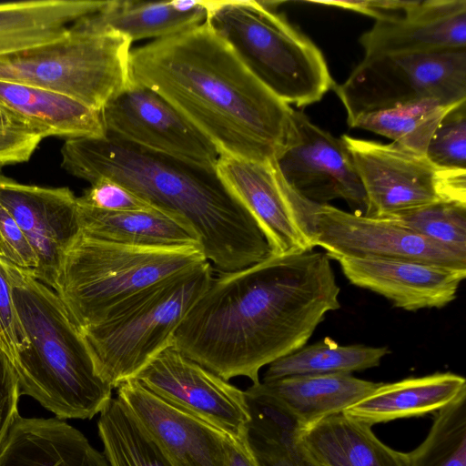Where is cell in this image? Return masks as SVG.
Masks as SVG:
<instances>
[{
    "mask_svg": "<svg viewBox=\"0 0 466 466\" xmlns=\"http://www.w3.org/2000/svg\"><path fill=\"white\" fill-rule=\"evenodd\" d=\"M0 126L35 133L24 121L0 106ZM36 134V133H35Z\"/></svg>",
    "mask_w": 466,
    "mask_h": 466,
    "instance_id": "obj_42",
    "label": "cell"
},
{
    "mask_svg": "<svg viewBox=\"0 0 466 466\" xmlns=\"http://www.w3.org/2000/svg\"><path fill=\"white\" fill-rule=\"evenodd\" d=\"M43 137L0 126V167L28 161Z\"/></svg>",
    "mask_w": 466,
    "mask_h": 466,
    "instance_id": "obj_39",
    "label": "cell"
},
{
    "mask_svg": "<svg viewBox=\"0 0 466 466\" xmlns=\"http://www.w3.org/2000/svg\"><path fill=\"white\" fill-rule=\"evenodd\" d=\"M205 261L196 246L137 247L81 233L64 257L54 291L81 330L147 289Z\"/></svg>",
    "mask_w": 466,
    "mask_h": 466,
    "instance_id": "obj_6",
    "label": "cell"
},
{
    "mask_svg": "<svg viewBox=\"0 0 466 466\" xmlns=\"http://www.w3.org/2000/svg\"><path fill=\"white\" fill-rule=\"evenodd\" d=\"M248 422L245 441L258 466H325L300 443V428L265 395L244 390Z\"/></svg>",
    "mask_w": 466,
    "mask_h": 466,
    "instance_id": "obj_28",
    "label": "cell"
},
{
    "mask_svg": "<svg viewBox=\"0 0 466 466\" xmlns=\"http://www.w3.org/2000/svg\"><path fill=\"white\" fill-rule=\"evenodd\" d=\"M86 189L77 203L106 211H134L154 208L126 187L108 178H100Z\"/></svg>",
    "mask_w": 466,
    "mask_h": 466,
    "instance_id": "obj_36",
    "label": "cell"
},
{
    "mask_svg": "<svg viewBox=\"0 0 466 466\" xmlns=\"http://www.w3.org/2000/svg\"><path fill=\"white\" fill-rule=\"evenodd\" d=\"M77 197L67 187L20 183L0 173V203L9 211L33 248V276L53 290L64 257L81 234Z\"/></svg>",
    "mask_w": 466,
    "mask_h": 466,
    "instance_id": "obj_15",
    "label": "cell"
},
{
    "mask_svg": "<svg viewBox=\"0 0 466 466\" xmlns=\"http://www.w3.org/2000/svg\"><path fill=\"white\" fill-rule=\"evenodd\" d=\"M20 390L17 377L6 357L0 351V446L15 419Z\"/></svg>",
    "mask_w": 466,
    "mask_h": 466,
    "instance_id": "obj_38",
    "label": "cell"
},
{
    "mask_svg": "<svg viewBox=\"0 0 466 466\" xmlns=\"http://www.w3.org/2000/svg\"><path fill=\"white\" fill-rule=\"evenodd\" d=\"M276 170V168H275ZM276 175L299 228L330 258L409 259L466 269V256L390 221L309 201Z\"/></svg>",
    "mask_w": 466,
    "mask_h": 466,
    "instance_id": "obj_10",
    "label": "cell"
},
{
    "mask_svg": "<svg viewBox=\"0 0 466 466\" xmlns=\"http://www.w3.org/2000/svg\"><path fill=\"white\" fill-rule=\"evenodd\" d=\"M216 169L261 228L271 255L311 250L279 186L272 161L220 155Z\"/></svg>",
    "mask_w": 466,
    "mask_h": 466,
    "instance_id": "obj_19",
    "label": "cell"
},
{
    "mask_svg": "<svg viewBox=\"0 0 466 466\" xmlns=\"http://www.w3.org/2000/svg\"><path fill=\"white\" fill-rule=\"evenodd\" d=\"M0 258L25 270L33 271L37 266L36 256L25 234L0 203Z\"/></svg>",
    "mask_w": 466,
    "mask_h": 466,
    "instance_id": "obj_37",
    "label": "cell"
},
{
    "mask_svg": "<svg viewBox=\"0 0 466 466\" xmlns=\"http://www.w3.org/2000/svg\"><path fill=\"white\" fill-rule=\"evenodd\" d=\"M213 278L207 260L147 289L102 322L81 329L101 378L113 389L135 379L173 344L177 328Z\"/></svg>",
    "mask_w": 466,
    "mask_h": 466,
    "instance_id": "obj_7",
    "label": "cell"
},
{
    "mask_svg": "<svg viewBox=\"0 0 466 466\" xmlns=\"http://www.w3.org/2000/svg\"><path fill=\"white\" fill-rule=\"evenodd\" d=\"M61 166L90 184L111 179L154 208L185 221L218 274L234 272L271 255L258 223L218 173L115 136L66 139Z\"/></svg>",
    "mask_w": 466,
    "mask_h": 466,
    "instance_id": "obj_3",
    "label": "cell"
},
{
    "mask_svg": "<svg viewBox=\"0 0 466 466\" xmlns=\"http://www.w3.org/2000/svg\"><path fill=\"white\" fill-rule=\"evenodd\" d=\"M299 440L325 466H411L409 452L388 447L371 426L343 413L300 429Z\"/></svg>",
    "mask_w": 466,
    "mask_h": 466,
    "instance_id": "obj_24",
    "label": "cell"
},
{
    "mask_svg": "<svg viewBox=\"0 0 466 466\" xmlns=\"http://www.w3.org/2000/svg\"><path fill=\"white\" fill-rule=\"evenodd\" d=\"M0 466H109L75 427L56 418L18 415L0 446Z\"/></svg>",
    "mask_w": 466,
    "mask_h": 466,
    "instance_id": "obj_20",
    "label": "cell"
},
{
    "mask_svg": "<svg viewBox=\"0 0 466 466\" xmlns=\"http://www.w3.org/2000/svg\"><path fill=\"white\" fill-rule=\"evenodd\" d=\"M466 394V380L451 372H438L380 383L369 395L342 413L373 426L397 419L439 411Z\"/></svg>",
    "mask_w": 466,
    "mask_h": 466,
    "instance_id": "obj_22",
    "label": "cell"
},
{
    "mask_svg": "<svg viewBox=\"0 0 466 466\" xmlns=\"http://www.w3.org/2000/svg\"><path fill=\"white\" fill-rule=\"evenodd\" d=\"M454 106H446L435 99H423L367 112L348 124L390 138L398 146L425 156L435 129Z\"/></svg>",
    "mask_w": 466,
    "mask_h": 466,
    "instance_id": "obj_30",
    "label": "cell"
},
{
    "mask_svg": "<svg viewBox=\"0 0 466 466\" xmlns=\"http://www.w3.org/2000/svg\"><path fill=\"white\" fill-rule=\"evenodd\" d=\"M381 219L466 256V204L440 201Z\"/></svg>",
    "mask_w": 466,
    "mask_h": 466,
    "instance_id": "obj_33",
    "label": "cell"
},
{
    "mask_svg": "<svg viewBox=\"0 0 466 466\" xmlns=\"http://www.w3.org/2000/svg\"><path fill=\"white\" fill-rule=\"evenodd\" d=\"M207 17L206 0L191 12L177 10L171 1L110 0L100 11L76 21L93 32H115L133 41L159 39L197 26Z\"/></svg>",
    "mask_w": 466,
    "mask_h": 466,
    "instance_id": "obj_27",
    "label": "cell"
},
{
    "mask_svg": "<svg viewBox=\"0 0 466 466\" xmlns=\"http://www.w3.org/2000/svg\"><path fill=\"white\" fill-rule=\"evenodd\" d=\"M0 106L43 138L106 136L100 111L51 90L0 81Z\"/></svg>",
    "mask_w": 466,
    "mask_h": 466,
    "instance_id": "obj_23",
    "label": "cell"
},
{
    "mask_svg": "<svg viewBox=\"0 0 466 466\" xmlns=\"http://www.w3.org/2000/svg\"><path fill=\"white\" fill-rule=\"evenodd\" d=\"M425 157L437 168L466 170V100L455 105L442 117Z\"/></svg>",
    "mask_w": 466,
    "mask_h": 466,
    "instance_id": "obj_34",
    "label": "cell"
},
{
    "mask_svg": "<svg viewBox=\"0 0 466 466\" xmlns=\"http://www.w3.org/2000/svg\"><path fill=\"white\" fill-rule=\"evenodd\" d=\"M349 281L409 311L442 308L456 298L466 269L409 259L335 258Z\"/></svg>",
    "mask_w": 466,
    "mask_h": 466,
    "instance_id": "obj_17",
    "label": "cell"
},
{
    "mask_svg": "<svg viewBox=\"0 0 466 466\" xmlns=\"http://www.w3.org/2000/svg\"><path fill=\"white\" fill-rule=\"evenodd\" d=\"M281 2L206 0L205 24L287 105L319 101L335 86L321 51L282 15Z\"/></svg>",
    "mask_w": 466,
    "mask_h": 466,
    "instance_id": "obj_5",
    "label": "cell"
},
{
    "mask_svg": "<svg viewBox=\"0 0 466 466\" xmlns=\"http://www.w3.org/2000/svg\"><path fill=\"white\" fill-rule=\"evenodd\" d=\"M389 353L387 346L339 345L325 338L268 365L263 381L298 375L351 374L379 366Z\"/></svg>",
    "mask_w": 466,
    "mask_h": 466,
    "instance_id": "obj_29",
    "label": "cell"
},
{
    "mask_svg": "<svg viewBox=\"0 0 466 466\" xmlns=\"http://www.w3.org/2000/svg\"><path fill=\"white\" fill-rule=\"evenodd\" d=\"M334 87L348 122L423 99L454 106L466 100V50L364 56Z\"/></svg>",
    "mask_w": 466,
    "mask_h": 466,
    "instance_id": "obj_9",
    "label": "cell"
},
{
    "mask_svg": "<svg viewBox=\"0 0 466 466\" xmlns=\"http://www.w3.org/2000/svg\"><path fill=\"white\" fill-rule=\"evenodd\" d=\"M379 385L351 374L298 375L252 384L289 415L301 430L342 413Z\"/></svg>",
    "mask_w": 466,
    "mask_h": 466,
    "instance_id": "obj_21",
    "label": "cell"
},
{
    "mask_svg": "<svg viewBox=\"0 0 466 466\" xmlns=\"http://www.w3.org/2000/svg\"><path fill=\"white\" fill-rule=\"evenodd\" d=\"M330 258L313 249L270 255L218 274L177 328L173 345L226 380L259 382V370L305 346L340 308Z\"/></svg>",
    "mask_w": 466,
    "mask_h": 466,
    "instance_id": "obj_1",
    "label": "cell"
},
{
    "mask_svg": "<svg viewBox=\"0 0 466 466\" xmlns=\"http://www.w3.org/2000/svg\"><path fill=\"white\" fill-rule=\"evenodd\" d=\"M106 134L145 148L216 167V146L166 98L130 83L101 109Z\"/></svg>",
    "mask_w": 466,
    "mask_h": 466,
    "instance_id": "obj_13",
    "label": "cell"
},
{
    "mask_svg": "<svg viewBox=\"0 0 466 466\" xmlns=\"http://www.w3.org/2000/svg\"><path fill=\"white\" fill-rule=\"evenodd\" d=\"M28 347L15 373L28 395L59 420L91 419L112 399L80 330L56 293L31 271L0 258Z\"/></svg>",
    "mask_w": 466,
    "mask_h": 466,
    "instance_id": "obj_4",
    "label": "cell"
},
{
    "mask_svg": "<svg viewBox=\"0 0 466 466\" xmlns=\"http://www.w3.org/2000/svg\"><path fill=\"white\" fill-rule=\"evenodd\" d=\"M129 76L166 98L220 155L268 162L286 141L294 109L205 23L133 49Z\"/></svg>",
    "mask_w": 466,
    "mask_h": 466,
    "instance_id": "obj_2",
    "label": "cell"
},
{
    "mask_svg": "<svg viewBox=\"0 0 466 466\" xmlns=\"http://www.w3.org/2000/svg\"><path fill=\"white\" fill-rule=\"evenodd\" d=\"M77 214L81 233L91 238L146 248L199 247L185 221L157 208L106 211L77 203Z\"/></svg>",
    "mask_w": 466,
    "mask_h": 466,
    "instance_id": "obj_25",
    "label": "cell"
},
{
    "mask_svg": "<svg viewBox=\"0 0 466 466\" xmlns=\"http://www.w3.org/2000/svg\"><path fill=\"white\" fill-rule=\"evenodd\" d=\"M116 398L171 466H224L228 435L131 379Z\"/></svg>",
    "mask_w": 466,
    "mask_h": 466,
    "instance_id": "obj_16",
    "label": "cell"
},
{
    "mask_svg": "<svg viewBox=\"0 0 466 466\" xmlns=\"http://www.w3.org/2000/svg\"><path fill=\"white\" fill-rule=\"evenodd\" d=\"M409 455L411 466H466V394L437 411L427 437Z\"/></svg>",
    "mask_w": 466,
    "mask_h": 466,
    "instance_id": "obj_32",
    "label": "cell"
},
{
    "mask_svg": "<svg viewBox=\"0 0 466 466\" xmlns=\"http://www.w3.org/2000/svg\"><path fill=\"white\" fill-rule=\"evenodd\" d=\"M224 466H258L245 439L237 440L227 436Z\"/></svg>",
    "mask_w": 466,
    "mask_h": 466,
    "instance_id": "obj_41",
    "label": "cell"
},
{
    "mask_svg": "<svg viewBox=\"0 0 466 466\" xmlns=\"http://www.w3.org/2000/svg\"><path fill=\"white\" fill-rule=\"evenodd\" d=\"M28 347V339L17 315L10 283L0 266V351L14 371L20 353Z\"/></svg>",
    "mask_w": 466,
    "mask_h": 466,
    "instance_id": "obj_35",
    "label": "cell"
},
{
    "mask_svg": "<svg viewBox=\"0 0 466 466\" xmlns=\"http://www.w3.org/2000/svg\"><path fill=\"white\" fill-rule=\"evenodd\" d=\"M97 428L109 466H171L116 397L99 412Z\"/></svg>",
    "mask_w": 466,
    "mask_h": 466,
    "instance_id": "obj_31",
    "label": "cell"
},
{
    "mask_svg": "<svg viewBox=\"0 0 466 466\" xmlns=\"http://www.w3.org/2000/svg\"><path fill=\"white\" fill-rule=\"evenodd\" d=\"M367 198L364 216L390 215L440 201L466 204V170H443L395 143L341 137Z\"/></svg>",
    "mask_w": 466,
    "mask_h": 466,
    "instance_id": "obj_11",
    "label": "cell"
},
{
    "mask_svg": "<svg viewBox=\"0 0 466 466\" xmlns=\"http://www.w3.org/2000/svg\"><path fill=\"white\" fill-rule=\"evenodd\" d=\"M108 1L25 0L0 3V55L64 36L77 20Z\"/></svg>",
    "mask_w": 466,
    "mask_h": 466,
    "instance_id": "obj_26",
    "label": "cell"
},
{
    "mask_svg": "<svg viewBox=\"0 0 466 466\" xmlns=\"http://www.w3.org/2000/svg\"><path fill=\"white\" fill-rule=\"evenodd\" d=\"M272 163L295 193L316 204L345 200L364 214L367 198L352 156L342 139L293 110L286 141Z\"/></svg>",
    "mask_w": 466,
    "mask_h": 466,
    "instance_id": "obj_12",
    "label": "cell"
},
{
    "mask_svg": "<svg viewBox=\"0 0 466 466\" xmlns=\"http://www.w3.org/2000/svg\"><path fill=\"white\" fill-rule=\"evenodd\" d=\"M415 1L403 0H364V1H315L314 3L352 10L376 20L397 16L410 7Z\"/></svg>",
    "mask_w": 466,
    "mask_h": 466,
    "instance_id": "obj_40",
    "label": "cell"
},
{
    "mask_svg": "<svg viewBox=\"0 0 466 466\" xmlns=\"http://www.w3.org/2000/svg\"><path fill=\"white\" fill-rule=\"evenodd\" d=\"M364 56L466 50V0L415 1L360 38Z\"/></svg>",
    "mask_w": 466,
    "mask_h": 466,
    "instance_id": "obj_18",
    "label": "cell"
},
{
    "mask_svg": "<svg viewBox=\"0 0 466 466\" xmlns=\"http://www.w3.org/2000/svg\"><path fill=\"white\" fill-rule=\"evenodd\" d=\"M135 379L224 434L245 439L248 413L244 391L186 357L173 344L160 351Z\"/></svg>",
    "mask_w": 466,
    "mask_h": 466,
    "instance_id": "obj_14",
    "label": "cell"
},
{
    "mask_svg": "<svg viewBox=\"0 0 466 466\" xmlns=\"http://www.w3.org/2000/svg\"><path fill=\"white\" fill-rule=\"evenodd\" d=\"M131 40L76 22L62 37L0 55V81L51 90L101 111L130 83Z\"/></svg>",
    "mask_w": 466,
    "mask_h": 466,
    "instance_id": "obj_8",
    "label": "cell"
}]
</instances>
